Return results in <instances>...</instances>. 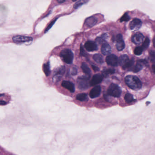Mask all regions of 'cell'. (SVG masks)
<instances>
[{"label": "cell", "mask_w": 155, "mask_h": 155, "mask_svg": "<svg viewBox=\"0 0 155 155\" xmlns=\"http://www.w3.org/2000/svg\"><path fill=\"white\" fill-rule=\"evenodd\" d=\"M126 84L130 89L134 90H138L142 88V83L137 77L134 76H127L125 79Z\"/></svg>", "instance_id": "cell-1"}, {"label": "cell", "mask_w": 155, "mask_h": 155, "mask_svg": "<svg viewBox=\"0 0 155 155\" xmlns=\"http://www.w3.org/2000/svg\"><path fill=\"white\" fill-rule=\"evenodd\" d=\"M60 55L63 61L66 63L71 64L73 63L74 55L71 50L65 49L61 51Z\"/></svg>", "instance_id": "cell-2"}, {"label": "cell", "mask_w": 155, "mask_h": 155, "mask_svg": "<svg viewBox=\"0 0 155 155\" xmlns=\"http://www.w3.org/2000/svg\"><path fill=\"white\" fill-rule=\"evenodd\" d=\"M134 63V60H130L128 57L126 55H121L118 59V63L124 69L132 67Z\"/></svg>", "instance_id": "cell-3"}, {"label": "cell", "mask_w": 155, "mask_h": 155, "mask_svg": "<svg viewBox=\"0 0 155 155\" xmlns=\"http://www.w3.org/2000/svg\"><path fill=\"white\" fill-rule=\"evenodd\" d=\"M108 94L115 98H119L121 95V88L115 84L110 85L107 90Z\"/></svg>", "instance_id": "cell-4"}, {"label": "cell", "mask_w": 155, "mask_h": 155, "mask_svg": "<svg viewBox=\"0 0 155 155\" xmlns=\"http://www.w3.org/2000/svg\"><path fill=\"white\" fill-rule=\"evenodd\" d=\"M90 76H82L78 78V88L81 90H85L88 88V81L90 80Z\"/></svg>", "instance_id": "cell-5"}, {"label": "cell", "mask_w": 155, "mask_h": 155, "mask_svg": "<svg viewBox=\"0 0 155 155\" xmlns=\"http://www.w3.org/2000/svg\"><path fill=\"white\" fill-rule=\"evenodd\" d=\"M116 47L118 51H121L125 48V44L121 34H118L116 37Z\"/></svg>", "instance_id": "cell-6"}, {"label": "cell", "mask_w": 155, "mask_h": 155, "mask_svg": "<svg viewBox=\"0 0 155 155\" xmlns=\"http://www.w3.org/2000/svg\"><path fill=\"white\" fill-rule=\"evenodd\" d=\"M106 63L108 65L115 66H117L118 63V60L117 57L114 54L108 55L106 57Z\"/></svg>", "instance_id": "cell-7"}, {"label": "cell", "mask_w": 155, "mask_h": 155, "mask_svg": "<svg viewBox=\"0 0 155 155\" xmlns=\"http://www.w3.org/2000/svg\"><path fill=\"white\" fill-rule=\"evenodd\" d=\"M14 42L16 43L26 42L32 41L33 38L30 37L23 36H16L13 38Z\"/></svg>", "instance_id": "cell-8"}, {"label": "cell", "mask_w": 155, "mask_h": 155, "mask_svg": "<svg viewBox=\"0 0 155 155\" xmlns=\"http://www.w3.org/2000/svg\"><path fill=\"white\" fill-rule=\"evenodd\" d=\"M103 76L100 74H97L93 76L90 82L91 86H95L102 81L103 79Z\"/></svg>", "instance_id": "cell-9"}, {"label": "cell", "mask_w": 155, "mask_h": 155, "mask_svg": "<svg viewBox=\"0 0 155 155\" xmlns=\"http://www.w3.org/2000/svg\"><path fill=\"white\" fill-rule=\"evenodd\" d=\"M142 25V21L140 19L135 18L130 22L129 24V28L132 30H137L141 28Z\"/></svg>", "instance_id": "cell-10"}, {"label": "cell", "mask_w": 155, "mask_h": 155, "mask_svg": "<svg viewBox=\"0 0 155 155\" xmlns=\"http://www.w3.org/2000/svg\"><path fill=\"white\" fill-rule=\"evenodd\" d=\"M144 36L141 33H137L134 34L132 37V42L136 45H139L142 44L144 41Z\"/></svg>", "instance_id": "cell-11"}, {"label": "cell", "mask_w": 155, "mask_h": 155, "mask_svg": "<svg viewBox=\"0 0 155 155\" xmlns=\"http://www.w3.org/2000/svg\"><path fill=\"white\" fill-rule=\"evenodd\" d=\"M101 87L100 86H97L94 87L90 91L89 96L91 98H97L100 96L101 93Z\"/></svg>", "instance_id": "cell-12"}, {"label": "cell", "mask_w": 155, "mask_h": 155, "mask_svg": "<svg viewBox=\"0 0 155 155\" xmlns=\"http://www.w3.org/2000/svg\"><path fill=\"white\" fill-rule=\"evenodd\" d=\"M86 49L88 51H93L98 49V46L97 44L93 41H89L86 42L84 45Z\"/></svg>", "instance_id": "cell-13"}, {"label": "cell", "mask_w": 155, "mask_h": 155, "mask_svg": "<svg viewBox=\"0 0 155 155\" xmlns=\"http://www.w3.org/2000/svg\"><path fill=\"white\" fill-rule=\"evenodd\" d=\"M148 64V62L145 60H140L137 61V63L133 69V72H138L142 70L143 66H147Z\"/></svg>", "instance_id": "cell-14"}, {"label": "cell", "mask_w": 155, "mask_h": 155, "mask_svg": "<svg viewBox=\"0 0 155 155\" xmlns=\"http://www.w3.org/2000/svg\"><path fill=\"white\" fill-rule=\"evenodd\" d=\"M62 86L64 88L67 89L71 92L74 93L75 91V85L72 82L67 80H63L62 82Z\"/></svg>", "instance_id": "cell-15"}, {"label": "cell", "mask_w": 155, "mask_h": 155, "mask_svg": "<svg viewBox=\"0 0 155 155\" xmlns=\"http://www.w3.org/2000/svg\"><path fill=\"white\" fill-rule=\"evenodd\" d=\"M101 53L104 55H108L112 51L111 46L107 43H104L103 44L101 48Z\"/></svg>", "instance_id": "cell-16"}, {"label": "cell", "mask_w": 155, "mask_h": 155, "mask_svg": "<svg viewBox=\"0 0 155 155\" xmlns=\"http://www.w3.org/2000/svg\"><path fill=\"white\" fill-rule=\"evenodd\" d=\"M98 21L96 18H95L94 16H91L88 17L86 20L85 24L87 27H93L97 24Z\"/></svg>", "instance_id": "cell-17"}, {"label": "cell", "mask_w": 155, "mask_h": 155, "mask_svg": "<svg viewBox=\"0 0 155 155\" xmlns=\"http://www.w3.org/2000/svg\"><path fill=\"white\" fill-rule=\"evenodd\" d=\"M81 67L83 72L86 75L91 77V75L92 74L91 69H90L89 66H88V65L85 63H82V64H81Z\"/></svg>", "instance_id": "cell-18"}, {"label": "cell", "mask_w": 155, "mask_h": 155, "mask_svg": "<svg viewBox=\"0 0 155 155\" xmlns=\"http://www.w3.org/2000/svg\"><path fill=\"white\" fill-rule=\"evenodd\" d=\"M43 70L46 77H48L50 75L51 71L49 62H47L45 63L44 64L43 66Z\"/></svg>", "instance_id": "cell-19"}, {"label": "cell", "mask_w": 155, "mask_h": 155, "mask_svg": "<svg viewBox=\"0 0 155 155\" xmlns=\"http://www.w3.org/2000/svg\"><path fill=\"white\" fill-rule=\"evenodd\" d=\"M108 35L107 34H103L101 36L97 37L96 39V42L98 43H104L106 42V40L108 38Z\"/></svg>", "instance_id": "cell-20"}, {"label": "cell", "mask_w": 155, "mask_h": 155, "mask_svg": "<svg viewBox=\"0 0 155 155\" xmlns=\"http://www.w3.org/2000/svg\"><path fill=\"white\" fill-rule=\"evenodd\" d=\"M93 59L96 63H98L101 64L104 63L103 57L101 55L99 54H96L94 55L93 57Z\"/></svg>", "instance_id": "cell-21"}, {"label": "cell", "mask_w": 155, "mask_h": 155, "mask_svg": "<svg viewBox=\"0 0 155 155\" xmlns=\"http://www.w3.org/2000/svg\"><path fill=\"white\" fill-rule=\"evenodd\" d=\"M124 99H125V101H126V102H127V103H132L133 101H136L135 99H134L133 96V95L130 93H129L126 94Z\"/></svg>", "instance_id": "cell-22"}, {"label": "cell", "mask_w": 155, "mask_h": 155, "mask_svg": "<svg viewBox=\"0 0 155 155\" xmlns=\"http://www.w3.org/2000/svg\"><path fill=\"white\" fill-rule=\"evenodd\" d=\"M76 99L79 101H84L88 100V98H87V95L86 94L80 93L77 95L76 96Z\"/></svg>", "instance_id": "cell-23"}, {"label": "cell", "mask_w": 155, "mask_h": 155, "mask_svg": "<svg viewBox=\"0 0 155 155\" xmlns=\"http://www.w3.org/2000/svg\"><path fill=\"white\" fill-rule=\"evenodd\" d=\"M115 71L114 69H107V70H104L103 71L102 75L104 77H107V76H108V75L113 74L115 73Z\"/></svg>", "instance_id": "cell-24"}, {"label": "cell", "mask_w": 155, "mask_h": 155, "mask_svg": "<svg viewBox=\"0 0 155 155\" xmlns=\"http://www.w3.org/2000/svg\"><path fill=\"white\" fill-rule=\"evenodd\" d=\"M87 1H88L87 0H79L75 3V5H74V8L75 9L78 8L83 4H86Z\"/></svg>", "instance_id": "cell-25"}, {"label": "cell", "mask_w": 155, "mask_h": 155, "mask_svg": "<svg viewBox=\"0 0 155 155\" xmlns=\"http://www.w3.org/2000/svg\"><path fill=\"white\" fill-rule=\"evenodd\" d=\"M143 50H144V49H143L142 46H138V47H136V48L135 49L134 52V54H135L136 55L140 56V55H141V54H142Z\"/></svg>", "instance_id": "cell-26"}, {"label": "cell", "mask_w": 155, "mask_h": 155, "mask_svg": "<svg viewBox=\"0 0 155 155\" xmlns=\"http://www.w3.org/2000/svg\"><path fill=\"white\" fill-rule=\"evenodd\" d=\"M150 44V40L147 37V38L145 39V40H144V42L143 43L142 45V47L143 49L146 50L148 48V47L149 45Z\"/></svg>", "instance_id": "cell-27"}, {"label": "cell", "mask_w": 155, "mask_h": 155, "mask_svg": "<svg viewBox=\"0 0 155 155\" xmlns=\"http://www.w3.org/2000/svg\"><path fill=\"white\" fill-rule=\"evenodd\" d=\"M65 71V67L64 66H62L61 68L59 69L57 74L56 75V76H58V77H59V76H62L64 73Z\"/></svg>", "instance_id": "cell-28"}, {"label": "cell", "mask_w": 155, "mask_h": 155, "mask_svg": "<svg viewBox=\"0 0 155 155\" xmlns=\"http://www.w3.org/2000/svg\"><path fill=\"white\" fill-rule=\"evenodd\" d=\"M130 19V17L128 15L127 13H125L124 15L122 16V17L121 18L120 21L121 22H127Z\"/></svg>", "instance_id": "cell-29"}, {"label": "cell", "mask_w": 155, "mask_h": 155, "mask_svg": "<svg viewBox=\"0 0 155 155\" xmlns=\"http://www.w3.org/2000/svg\"><path fill=\"white\" fill-rule=\"evenodd\" d=\"M149 57L151 61L152 62H155V51H151L149 52Z\"/></svg>", "instance_id": "cell-30"}, {"label": "cell", "mask_w": 155, "mask_h": 155, "mask_svg": "<svg viewBox=\"0 0 155 155\" xmlns=\"http://www.w3.org/2000/svg\"><path fill=\"white\" fill-rule=\"evenodd\" d=\"M57 19H55V20H54V21H53V22H51V23L50 24V25H49L48 27H47V28L46 29V30H45V32H46V31H48L52 27V26H53V25H54V24L55 23V22H56V21H57Z\"/></svg>", "instance_id": "cell-31"}, {"label": "cell", "mask_w": 155, "mask_h": 155, "mask_svg": "<svg viewBox=\"0 0 155 155\" xmlns=\"http://www.w3.org/2000/svg\"><path fill=\"white\" fill-rule=\"evenodd\" d=\"M80 56H84V57H85L86 55V53L85 51L83 49L82 45L80 46Z\"/></svg>", "instance_id": "cell-32"}, {"label": "cell", "mask_w": 155, "mask_h": 155, "mask_svg": "<svg viewBox=\"0 0 155 155\" xmlns=\"http://www.w3.org/2000/svg\"><path fill=\"white\" fill-rule=\"evenodd\" d=\"M92 68L93 70L95 72H98V71H99V68L97 67L96 66L92 65Z\"/></svg>", "instance_id": "cell-33"}, {"label": "cell", "mask_w": 155, "mask_h": 155, "mask_svg": "<svg viewBox=\"0 0 155 155\" xmlns=\"http://www.w3.org/2000/svg\"><path fill=\"white\" fill-rule=\"evenodd\" d=\"M78 72H77V69L76 68H74L72 70V75H75L77 74Z\"/></svg>", "instance_id": "cell-34"}, {"label": "cell", "mask_w": 155, "mask_h": 155, "mask_svg": "<svg viewBox=\"0 0 155 155\" xmlns=\"http://www.w3.org/2000/svg\"><path fill=\"white\" fill-rule=\"evenodd\" d=\"M0 104L1 105H6L7 104V102L6 101H1V102H0Z\"/></svg>", "instance_id": "cell-35"}, {"label": "cell", "mask_w": 155, "mask_h": 155, "mask_svg": "<svg viewBox=\"0 0 155 155\" xmlns=\"http://www.w3.org/2000/svg\"><path fill=\"white\" fill-rule=\"evenodd\" d=\"M66 0H57L59 3H63Z\"/></svg>", "instance_id": "cell-36"}, {"label": "cell", "mask_w": 155, "mask_h": 155, "mask_svg": "<svg viewBox=\"0 0 155 155\" xmlns=\"http://www.w3.org/2000/svg\"><path fill=\"white\" fill-rule=\"evenodd\" d=\"M152 70H153V72H154V73L155 74V64L153 65H152Z\"/></svg>", "instance_id": "cell-37"}, {"label": "cell", "mask_w": 155, "mask_h": 155, "mask_svg": "<svg viewBox=\"0 0 155 155\" xmlns=\"http://www.w3.org/2000/svg\"><path fill=\"white\" fill-rule=\"evenodd\" d=\"M153 45H154V47H155V37H154V39H153Z\"/></svg>", "instance_id": "cell-38"}, {"label": "cell", "mask_w": 155, "mask_h": 155, "mask_svg": "<svg viewBox=\"0 0 155 155\" xmlns=\"http://www.w3.org/2000/svg\"><path fill=\"white\" fill-rule=\"evenodd\" d=\"M73 1H77V0H72Z\"/></svg>", "instance_id": "cell-39"}]
</instances>
